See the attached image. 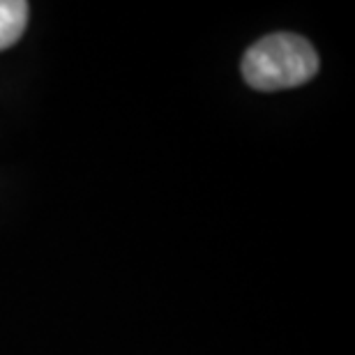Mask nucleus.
<instances>
[{"label":"nucleus","instance_id":"nucleus-1","mask_svg":"<svg viewBox=\"0 0 355 355\" xmlns=\"http://www.w3.org/2000/svg\"><path fill=\"white\" fill-rule=\"evenodd\" d=\"M318 72V53L300 35L275 33L247 49L243 76L257 90H286L307 83Z\"/></svg>","mask_w":355,"mask_h":355},{"label":"nucleus","instance_id":"nucleus-2","mask_svg":"<svg viewBox=\"0 0 355 355\" xmlns=\"http://www.w3.org/2000/svg\"><path fill=\"white\" fill-rule=\"evenodd\" d=\"M28 26L26 0H0V51L14 46Z\"/></svg>","mask_w":355,"mask_h":355}]
</instances>
